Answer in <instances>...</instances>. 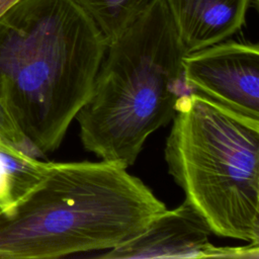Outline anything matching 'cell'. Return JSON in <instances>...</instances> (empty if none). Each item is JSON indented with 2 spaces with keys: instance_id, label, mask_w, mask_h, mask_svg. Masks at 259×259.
Masks as SVG:
<instances>
[{
  "instance_id": "cell-8",
  "label": "cell",
  "mask_w": 259,
  "mask_h": 259,
  "mask_svg": "<svg viewBox=\"0 0 259 259\" xmlns=\"http://www.w3.org/2000/svg\"><path fill=\"white\" fill-rule=\"evenodd\" d=\"M49 164L0 137V213L9 212L30 193Z\"/></svg>"
},
{
  "instance_id": "cell-2",
  "label": "cell",
  "mask_w": 259,
  "mask_h": 259,
  "mask_svg": "<svg viewBox=\"0 0 259 259\" xmlns=\"http://www.w3.org/2000/svg\"><path fill=\"white\" fill-rule=\"evenodd\" d=\"M165 204L126 168L50 162L40 182L0 213V259H48L114 248L140 234Z\"/></svg>"
},
{
  "instance_id": "cell-3",
  "label": "cell",
  "mask_w": 259,
  "mask_h": 259,
  "mask_svg": "<svg viewBox=\"0 0 259 259\" xmlns=\"http://www.w3.org/2000/svg\"><path fill=\"white\" fill-rule=\"evenodd\" d=\"M185 55L164 0H154L107 45L91 94L75 117L84 148L103 161L132 166L189 92Z\"/></svg>"
},
{
  "instance_id": "cell-4",
  "label": "cell",
  "mask_w": 259,
  "mask_h": 259,
  "mask_svg": "<svg viewBox=\"0 0 259 259\" xmlns=\"http://www.w3.org/2000/svg\"><path fill=\"white\" fill-rule=\"evenodd\" d=\"M164 153L213 235L259 243V120L189 91L176 103Z\"/></svg>"
},
{
  "instance_id": "cell-7",
  "label": "cell",
  "mask_w": 259,
  "mask_h": 259,
  "mask_svg": "<svg viewBox=\"0 0 259 259\" xmlns=\"http://www.w3.org/2000/svg\"><path fill=\"white\" fill-rule=\"evenodd\" d=\"M186 54L227 40L258 0H164Z\"/></svg>"
},
{
  "instance_id": "cell-6",
  "label": "cell",
  "mask_w": 259,
  "mask_h": 259,
  "mask_svg": "<svg viewBox=\"0 0 259 259\" xmlns=\"http://www.w3.org/2000/svg\"><path fill=\"white\" fill-rule=\"evenodd\" d=\"M212 234L202 215L185 199L164 210L140 234L97 255L99 258H221V247L209 241Z\"/></svg>"
},
{
  "instance_id": "cell-11",
  "label": "cell",
  "mask_w": 259,
  "mask_h": 259,
  "mask_svg": "<svg viewBox=\"0 0 259 259\" xmlns=\"http://www.w3.org/2000/svg\"><path fill=\"white\" fill-rule=\"evenodd\" d=\"M22 1L23 0H0V21L7 13L14 10Z\"/></svg>"
},
{
  "instance_id": "cell-1",
  "label": "cell",
  "mask_w": 259,
  "mask_h": 259,
  "mask_svg": "<svg viewBox=\"0 0 259 259\" xmlns=\"http://www.w3.org/2000/svg\"><path fill=\"white\" fill-rule=\"evenodd\" d=\"M0 21V92L38 158L91 94L107 41L74 0H23Z\"/></svg>"
},
{
  "instance_id": "cell-10",
  "label": "cell",
  "mask_w": 259,
  "mask_h": 259,
  "mask_svg": "<svg viewBox=\"0 0 259 259\" xmlns=\"http://www.w3.org/2000/svg\"><path fill=\"white\" fill-rule=\"evenodd\" d=\"M0 137L9 141L10 143L24 149L32 156L38 158L30 146L29 142L18 126L12 112L0 92Z\"/></svg>"
},
{
  "instance_id": "cell-9",
  "label": "cell",
  "mask_w": 259,
  "mask_h": 259,
  "mask_svg": "<svg viewBox=\"0 0 259 259\" xmlns=\"http://www.w3.org/2000/svg\"><path fill=\"white\" fill-rule=\"evenodd\" d=\"M94 21L107 45L130 26L154 0H74Z\"/></svg>"
},
{
  "instance_id": "cell-5",
  "label": "cell",
  "mask_w": 259,
  "mask_h": 259,
  "mask_svg": "<svg viewBox=\"0 0 259 259\" xmlns=\"http://www.w3.org/2000/svg\"><path fill=\"white\" fill-rule=\"evenodd\" d=\"M183 81L189 91L245 117L259 120V47L222 41L186 54Z\"/></svg>"
}]
</instances>
